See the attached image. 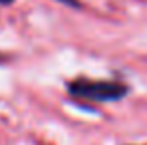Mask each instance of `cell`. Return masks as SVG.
Segmentation results:
<instances>
[{"mask_svg": "<svg viewBox=\"0 0 147 145\" xmlns=\"http://www.w3.org/2000/svg\"><path fill=\"white\" fill-rule=\"evenodd\" d=\"M68 94L82 101H119L129 94V86L117 80H90L76 78L68 84Z\"/></svg>", "mask_w": 147, "mask_h": 145, "instance_id": "obj_1", "label": "cell"}, {"mask_svg": "<svg viewBox=\"0 0 147 145\" xmlns=\"http://www.w3.org/2000/svg\"><path fill=\"white\" fill-rule=\"evenodd\" d=\"M58 2L68 4V6H72V8H80V6H82V4H80V0H58Z\"/></svg>", "mask_w": 147, "mask_h": 145, "instance_id": "obj_2", "label": "cell"}, {"mask_svg": "<svg viewBox=\"0 0 147 145\" xmlns=\"http://www.w3.org/2000/svg\"><path fill=\"white\" fill-rule=\"evenodd\" d=\"M12 0H0V4H10Z\"/></svg>", "mask_w": 147, "mask_h": 145, "instance_id": "obj_3", "label": "cell"}]
</instances>
